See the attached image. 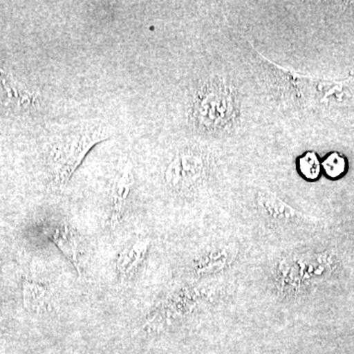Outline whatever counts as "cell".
<instances>
[{"instance_id": "12", "label": "cell", "mask_w": 354, "mask_h": 354, "mask_svg": "<svg viewBox=\"0 0 354 354\" xmlns=\"http://www.w3.org/2000/svg\"><path fill=\"white\" fill-rule=\"evenodd\" d=\"M50 301L48 290L44 286L28 285L25 288V302L30 308L39 310L46 308Z\"/></svg>"}, {"instance_id": "5", "label": "cell", "mask_w": 354, "mask_h": 354, "mask_svg": "<svg viewBox=\"0 0 354 354\" xmlns=\"http://www.w3.org/2000/svg\"><path fill=\"white\" fill-rule=\"evenodd\" d=\"M311 256L301 252H291L283 256L274 269V283L283 297H297L317 277V266Z\"/></svg>"}, {"instance_id": "3", "label": "cell", "mask_w": 354, "mask_h": 354, "mask_svg": "<svg viewBox=\"0 0 354 354\" xmlns=\"http://www.w3.org/2000/svg\"><path fill=\"white\" fill-rule=\"evenodd\" d=\"M259 57L262 59L263 69L272 92L283 104L301 108L304 104H308L313 101L312 97H316L320 95L321 97L325 99L328 95L332 94V91L339 90V85L300 75L290 69L272 64L263 55H259Z\"/></svg>"}, {"instance_id": "4", "label": "cell", "mask_w": 354, "mask_h": 354, "mask_svg": "<svg viewBox=\"0 0 354 354\" xmlns=\"http://www.w3.org/2000/svg\"><path fill=\"white\" fill-rule=\"evenodd\" d=\"M212 169L209 151L200 144H188L177 151L165 172V183L174 192H196L208 180Z\"/></svg>"}, {"instance_id": "7", "label": "cell", "mask_w": 354, "mask_h": 354, "mask_svg": "<svg viewBox=\"0 0 354 354\" xmlns=\"http://www.w3.org/2000/svg\"><path fill=\"white\" fill-rule=\"evenodd\" d=\"M133 183H134V179H133L131 165L127 164L116 177L113 188H111V225L113 227H115L122 220L128 198L131 193Z\"/></svg>"}, {"instance_id": "11", "label": "cell", "mask_w": 354, "mask_h": 354, "mask_svg": "<svg viewBox=\"0 0 354 354\" xmlns=\"http://www.w3.org/2000/svg\"><path fill=\"white\" fill-rule=\"evenodd\" d=\"M297 169L300 176L309 181L318 179L321 174V165L318 156L314 152H307L297 158Z\"/></svg>"}, {"instance_id": "2", "label": "cell", "mask_w": 354, "mask_h": 354, "mask_svg": "<svg viewBox=\"0 0 354 354\" xmlns=\"http://www.w3.org/2000/svg\"><path fill=\"white\" fill-rule=\"evenodd\" d=\"M108 133L99 125L86 124L62 133L51 150V167L55 183L66 184L83 162L88 151L106 139Z\"/></svg>"}, {"instance_id": "8", "label": "cell", "mask_w": 354, "mask_h": 354, "mask_svg": "<svg viewBox=\"0 0 354 354\" xmlns=\"http://www.w3.org/2000/svg\"><path fill=\"white\" fill-rule=\"evenodd\" d=\"M149 239H139L123 249L116 261V270L122 278L131 276L145 260L150 248Z\"/></svg>"}, {"instance_id": "1", "label": "cell", "mask_w": 354, "mask_h": 354, "mask_svg": "<svg viewBox=\"0 0 354 354\" xmlns=\"http://www.w3.org/2000/svg\"><path fill=\"white\" fill-rule=\"evenodd\" d=\"M241 116V101L234 84L221 76L209 77L197 91L192 120L198 130L221 135L234 130Z\"/></svg>"}, {"instance_id": "10", "label": "cell", "mask_w": 354, "mask_h": 354, "mask_svg": "<svg viewBox=\"0 0 354 354\" xmlns=\"http://www.w3.org/2000/svg\"><path fill=\"white\" fill-rule=\"evenodd\" d=\"M234 260V252L227 247H218L204 254L195 265V272L200 276H207L227 269Z\"/></svg>"}, {"instance_id": "13", "label": "cell", "mask_w": 354, "mask_h": 354, "mask_svg": "<svg viewBox=\"0 0 354 354\" xmlns=\"http://www.w3.org/2000/svg\"><path fill=\"white\" fill-rule=\"evenodd\" d=\"M322 167L328 176L330 178H337L346 171V160L341 153H332L325 158Z\"/></svg>"}, {"instance_id": "6", "label": "cell", "mask_w": 354, "mask_h": 354, "mask_svg": "<svg viewBox=\"0 0 354 354\" xmlns=\"http://www.w3.org/2000/svg\"><path fill=\"white\" fill-rule=\"evenodd\" d=\"M256 204L261 215L264 216L270 223L278 225H301L305 220L297 209L274 195L269 190L259 189L256 193Z\"/></svg>"}, {"instance_id": "9", "label": "cell", "mask_w": 354, "mask_h": 354, "mask_svg": "<svg viewBox=\"0 0 354 354\" xmlns=\"http://www.w3.org/2000/svg\"><path fill=\"white\" fill-rule=\"evenodd\" d=\"M51 239L57 248L64 253L65 257L73 264L78 274H81V244L76 232L66 225L64 227H57L53 230Z\"/></svg>"}]
</instances>
